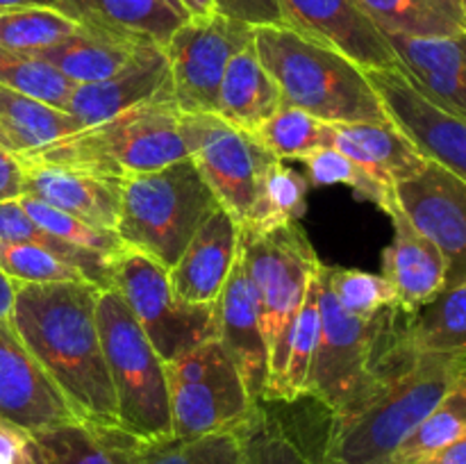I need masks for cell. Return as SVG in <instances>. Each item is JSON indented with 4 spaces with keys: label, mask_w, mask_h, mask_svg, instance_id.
Wrapping results in <instances>:
<instances>
[{
    "label": "cell",
    "mask_w": 466,
    "mask_h": 464,
    "mask_svg": "<svg viewBox=\"0 0 466 464\" xmlns=\"http://www.w3.org/2000/svg\"><path fill=\"white\" fill-rule=\"evenodd\" d=\"M464 368L466 348L421 353L399 335L362 394L346 409L330 414L321 458L332 464H391L400 444Z\"/></svg>",
    "instance_id": "obj_1"
},
{
    "label": "cell",
    "mask_w": 466,
    "mask_h": 464,
    "mask_svg": "<svg viewBox=\"0 0 466 464\" xmlns=\"http://www.w3.org/2000/svg\"><path fill=\"white\" fill-rule=\"evenodd\" d=\"M98 294L86 280L18 285L9 323L77 419L118 428L96 318Z\"/></svg>",
    "instance_id": "obj_2"
},
{
    "label": "cell",
    "mask_w": 466,
    "mask_h": 464,
    "mask_svg": "<svg viewBox=\"0 0 466 464\" xmlns=\"http://www.w3.org/2000/svg\"><path fill=\"white\" fill-rule=\"evenodd\" d=\"M253 44L280 89L282 103L323 123L390 121L367 71L346 55L305 39L287 25L255 27Z\"/></svg>",
    "instance_id": "obj_3"
},
{
    "label": "cell",
    "mask_w": 466,
    "mask_h": 464,
    "mask_svg": "<svg viewBox=\"0 0 466 464\" xmlns=\"http://www.w3.org/2000/svg\"><path fill=\"white\" fill-rule=\"evenodd\" d=\"M180 121L182 112L168 85L146 103L18 157L126 180L189 157Z\"/></svg>",
    "instance_id": "obj_4"
},
{
    "label": "cell",
    "mask_w": 466,
    "mask_h": 464,
    "mask_svg": "<svg viewBox=\"0 0 466 464\" xmlns=\"http://www.w3.org/2000/svg\"><path fill=\"white\" fill-rule=\"evenodd\" d=\"M221 207L189 157L123 180L116 235L123 246L173 268L198 227Z\"/></svg>",
    "instance_id": "obj_5"
},
{
    "label": "cell",
    "mask_w": 466,
    "mask_h": 464,
    "mask_svg": "<svg viewBox=\"0 0 466 464\" xmlns=\"http://www.w3.org/2000/svg\"><path fill=\"white\" fill-rule=\"evenodd\" d=\"M96 318L116 398L118 428L139 444L171 439L167 368L114 287L100 289Z\"/></svg>",
    "instance_id": "obj_6"
},
{
    "label": "cell",
    "mask_w": 466,
    "mask_h": 464,
    "mask_svg": "<svg viewBox=\"0 0 466 464\" xmlns=\"http://www.w3.org/2000/svg\"><path fill=\"white\" fill-rule=\"evenodd\" d=\"M239 248L258 305L264 344H267L268 394L285 362L287 339L294 318L321 262L299 223L268 227V230L241 226Z\"/></svg>",
    "instance_id": "obj_7"
},
{
    "label": "cell",
    "mask_w": 466,
    "mask_h": 464,
    "mask_svg": "<svg viewBox=\"0 0 466 464\" xmlns=\"http://www.w3.org/2000/svg\"><path fill=\"white\" fill-rule=\"evenodd\" d=\"M319 312H321V335L314 353L309 396L317 398L330 414L349 408L378 362L400 335L399 308H387L376 317H353L335 298L319 267Z\"/></svg>",
    "instance_id": "obj_8"
},
{
    "label": "cell",
    "mask_w": 466,
    "mask_h": 464,
    "mask_svg": "<svg viewBox=\"0 0 466 464\" xmlns=\"http://www.w3.org/2000/svg\"><path fill=\"white\" fill-rule=\"evenodd\" d=\"M176 439L237 430L255 409L239 368L217 337L164 364Z\"/></svg>",
    "instance_id": "obj_9"
},
{
    "label": "cell",
    "mask_w": 466,
    "mask_h": 464,
    "mask_svg": "<svg viewBox=\"0 0 466 464\" xmlns=\"http://www.w3.org/2000/svg\"><path fill=\"white\" fill-rule=\"evenodd\" d=\"M112 287L164 364L217 337L214 305H191L177 298L168 282V268L139 250L123 248L112 259Z\"/></svg>",
    "instance_id": "obj_10"
},
{
    "label": "cell",
    "mask_w": 466,
    "mask_h": 464,
    "mask_svg": "<svg viewBox=\"0 0 466 464\" xmlns=\"http://www.w3.org/2000/svg\"><path fill=\"white\" fill-rule=\"evenodd\" d=\"M180 130L189 159L221 207L241 226L255 200L259 176L276 157L218 114H182Z\"/></svg>",
    "instance_id": "obj_11"
},
{
    "label": "cell",
    "mask_w": 466,
    "mask_h": 464,
    "mask_svg": "<svg viewBox=\"0 0 466 464\" xmlns=\"http://www.w3.org/2000/svg\"><path fill=\"white\" fill-rule=\"evenodd\" d=\"M255 27L214 14L203 21H187L171 36L164 53L171 68V86L182 114L217 112L218 86L228 64L253 44Z\"/></svg>",
    "instance_id": "obj_12"
},
{
    "label": "cell",
    "mask_w": 466,
    "mask_h": 464,
    "mask_svg": "<svg viewBox=\"0 0 466 464\" xmlns=\"http://www.w3.org/2000/svg\"><path fill=\"white\" fill-rule=\"evenodd\" d=\"M367 77L419 153L466 182V121L426 98L400 66L367 71Z\"/></svg>",
    "instance_id": "obj_13"
},
{
    "label": "cell",
    "mask_w": 466,
    "mask_h": 464,
    "mask_svg": "<svg viewBox=\"0 0 466 464\" xmlns=\"http://www.w3.org/2000/svg\"><path fill=\"white\" fill-rule=\"evenodd\" d=\"M399 207L446 259V287L466 280V182L440 164L394 187Z\"/></svg>",
    "instance_id": "obj_14"
},
{
    "label": "cell",
    "mask_w": 466,
    "mask_h": 464,
    "mask_svg": "<svg viewBox=\"0 0 466 464\" xmlns=\"http://www.w3.org/2000/svg\"><path fill=\"white\" fill-rule=\"evenodd\" d=\"M287 27L346 55L364 71L399 66L387 36L369 21L358 0H278Z\"/></svg>",
    "instance_id": "obj_15"
},
{
    "label": "cell",
    "mask_w": 466,
    "mask_h": 464,
    "mask_svg": "<svg viewBox=\"0 0 466 464\" xmlns=\"http://www.w3.org/2000/svg\"><path fill=\"white\" fill-rule=\"evenodd\" d=\"M0 417L32 435L77 419L9 321H0Z\"/></svg>",
    "instance_id": "obj_16"
},
{
    "label": "cell",
    "mask_w": 466,
    "mask_h": 464,
    "mask_svg": "<svg viewBox=\"0 0 466 464\" xmlns=\"http://www.w3.org/2000/svg\"><path fill=\"white\" fill-rule=\"evenodd\" d=\"M214 323H217V339L239 368L250 398L255 403H264L268 355L262 328H259L258 305H255L253 289H250L244 259H241V248L223 285L221 296L214 303Z\"/></svg>",
    "instance_id": "obj_17"
},
{
    "label": "cell",
    "mask_w": 466,
    "mask_h": 464,
    "mask_svg": "<svg viewBox=\"0 0 466 464\" xmlns=\"http://www.w3.org/2000/svg\"><path fill=\"white\" fill-rule=\"evenodd\" d=\"M18 159L23 166V196H32L89 226L116 230L123 180L94 176L59 164Z\"/></svg>",
    "instance_id": "obj_18"
},
{
    "label": "cell",
    "mask_w": 466,
    "mask_h": 464,
    "mask_svg": "<svg viewBox=\"0 0 466 464\" xmlns=\"http://www.w3.org/2000/svg\"><path fill=\"white\" fill-rule=\"evenodd\" d=\"M387 217L394 226V239L382 253V276L394 287L400 312L412 317L444 291L446 259L399 205Z\"/></svg>",
    "instance_id": "obj_19"
},
{
    "label": "cell",
    "mask_w": 466,
    "mask_h": 464,
    "mask_svg": "<svg viewBox=\"0 0 466 464\" xmlns=\"http://www.w3.org/2000/svg\"><path fill=\"white\" fill-rule=\"evenodd\" d=\"M239 221L218 207L198 227L185 253L168 268V282L177 298L191 305H214L239 253Z\"/></svg>",
    "instance_id": "obj_20"
},
{
    "label": "cell",
    "mask_w": 466,
    "mask_h": 464,
    "mask_svg": "<svg viewBox=\"0 0 466 464\" xmlns=\"http://www.w3.org/2000/svg\"><path fill=\"white\" fill-rule=\"evenodd\" d=\"M168 85H171V68H168L167 53L162 45L148 44L116 76L89 85H77L68 100L66 112L82 127L96 126L155 98Z\"/></svg>",
    "instance_id": "obj_21"
},
{
    "label": "cell",
    "mask_w": 466,
    "mask_h": 464,
    "mask_svg": "<svg viewBox=\"0 0 466 464\" xmlns=\"http://www.w3.org/2000/svg\"><path fill=\"white\" fill-rule=\"evenodd\" d=\"M399 66L426 98L466 121V32L453 36L385 35Z\"/></svg>",
    "instance_id": "obj_22"
},
{
    "label": "cell",
    "mask_w": 466,
    "mask_h": 464,
    "mask_svg": "<svg viewBox=\"0 0 466 464\" xmlns=\"http://www.w3.org/2000/svg\"><path fill=\"white\" fill-rule=\"evenodd\" d=\"M323 146L341 150L391 187L417 176L428 162L391 118L382 123H326Z\"/></svg>",
    "instance_id": "obj_23"
},
{
    "label": "cell",
    "mask_w": 466,
    "mask_h": 464,
    "mask_svg": "<svg viewBox=\"0 0 466 464\" xmlns=\"http://www.w3.org/2000/svg\"><path fill=\"white\" fill-rule=\"evenodd\" d=\"M57 9L77 25L118 32L162 48L191 21L177 0H59Z\"/></svg>",
    "instance_id": "obj_24"
},
{
    "label": "cell",
    "mask_w": 466,
    "mask_h": 464,
    "mask_svg": "<svg viewBox=\"0 0 466 464\" xmlns=\"http://www.w3.org/2000/svg\"><path fill=\"white\" fill-rule=\"evenodd\" d=\"M148 44L150 41L118 35V32L77 25L71 36L59 41L53 48L36 53V57L53 64L76 85H89L116 76Z\"/></svg>",
    "instance_id": "obj_25"
},
{
    "label": "cell",
    "mask_w": 466,
    "mask_h": 464,
    "mask_svg": "<svg viewBox=\"0 0 466 464\" xmlns=\"http://www.w3.org/2000/svg\"><path fill=\"white\" fill-rule=\"evenodd\" d=\"M282 94L258 57L255 44L235 55L218 86L217 112L244 132H255L280 109Z\"/></svg>",
    "instance_id": "obj_26"
},
{
    "label": "cell",
    "mask_w": 466,
    "mask_h": 464,
    "mask_svg": "<svg viewBox=\"0 0 466 464\" xmlns=\"http://www.w3.org/2000/svg\"><path fill=\"white\" fill-rule=\"evenodd\" d=\"M44 464H132L139 441L121 428H105L73 419L36 432Z\"/></svg>",
    "instance_id": "obj_27"
},
{
    "label": "cell",
    "mask_w": 466,
    "mask_h": 464,
    "mask_svg": "<svg viewBox=\"0 0 466 464\" xmlns=\"http://www.w3.org/2000/svg\"><path fill=\"white\" fill-rule=\"evenodd\" d=\"M382 35L453 36L466 32L462 0H358Z\"/></svg>",
    "instance_id": "obj_28"
},
{
    "label": "cell",
    "mask_w": 466,
    "mask_h": 464,
    "mask_svg": "<svg viewBox=\"0 0 466 464\" xmlns=\"http://www.w3.org/2000/svg\"><path fill=\"white\" fill-rule=\"evenodd\" d=\"M0 130L12 153L27 155L82 130V126L66 109L0 86Z\"/></svg>",
    "instance_id": "obj_29"
},
{
    "label": "cell",
    "mask_w": 466,
    "mask_h": 464,
    "mask_svg": "<svg viewBox=\"0 0 466 464\" xmlns=\"http://www.w3.org/2000/svg\"><path fill=\"white\" fill-rule=\"evenodd\" d=\"M319 335H321V312H319V271L305 291L303 305L291 326L287 339L285 362L276 382L268 389L264 403H296L309 396V376H312L314 353H317Z\"/></svg>",
    "instance_id": "obj_30"
},
{
    "label": "cell",
    "mask_w": 466,
    "mask_h": 464,
    "mask_svg": "<svg viewBox=\"0 0 466 464\" xmlns=\"http://www.w3.org/2000/svg\"><path fill=\"white\" fill-rule=\"evenodd\" d=\"M400 337L421 353L466 348V280L444 287L426 308L408 317Z\"/></svg>",
    "instance_id": "obj_31"
},
{
    "label": "cell",
    "mask_w": 466,
    "mask_h": 464,
    "mask_svg": "<svg viewBox=\"0 0 466 464\" xmlns=\"http://www.w3.org/2000/svg\"><path fill=\"white\" fill-rule=\"evenodd\" d=\"M308 177L276 159L259 176L255 200L241 226L268 230V227L299 223L308 212Z\"/></svg>",
    "instance_id": "obj_32"
},
{
    "label": "cell",
    "mask_w": 466,
    "mask_h": 464,
    "mask_svg": "<svg viewBox=\"0 0 466 464\" xmlns=\"http://www.w3.org/2000/svg\"><path fill=\"white\" fill-rule=\"evenodd\" d=\"M0 244L41 246V248L50 250V253H55L57 257H62L64 262L80 268V271L85 273L86 280L98 285L100 289H109V287H112V259L59 241L57 237L46 232L44 227L36 226V223L27 217V212L21 207L18 198L0 200Z\"/></svg>",
    "instance_id": "obj_33"
},
{
    "label": "cell",
    "mask_w": 466,
    "mask_h": 464,
    "mask_svg": "<svg viewBox=\"0 0 466 464\" xmlns=\"http://www.w3.org/2000/svg\"><path fill=\"white\" fill-rule=\"evenodd\" d=\"M244 464H319L321 453L312 455L303 441L267 409L255 405L250 417L239 428Z\"/></svg>",
    "instance_id": "obj_34"
},
{
    "label": "cell",
    "mask_w": 466,
    "mask_h": 464,
    "mask_svg": "<svg viewBox=\"0 0 466 464\" xmlns=\"http://www.w3.org/2000/svg\"><path fill=\"white\" fill-rule=\"evenodd\" d=\"M0 86H7L53 107L66 109L77 85L46 59L0 45Z\"/></svg>",
    "instance_id": "obj_35"
},
{
    "label": "cell",
    "mask_w": 466,
    "mask_h": 464,
    "mask_svg": "<svg viewBox=\"0 0 466 464\" xmlns=\"http://www.w3.org/2000/svg\"><path fill=\"white\" fill-rule=\"evenodd\" d=\"M132 464H244L239 430L212 432L191 439L137 444Z\"/></svg>",
    "instance_id": "obj_36"
},
{
    "label": "cell",
    "mask_w": 466,
    "mask_h": 464,
    "mask_svg": "<svg viewBox=\"0 0 466 464\" xmlns=\"http://www.w3.org/2000/svg\"><path fill=\"white\" fill-rule=\"evenodd\" d=\"M308 166V180L314 187H330V185H346L358 194V198L369 200L382 212L390 214L396 207L394 187L387 182L378 180L376 176L360 166L358 162L344 155L341 150L323 146L314 150L312 155L303 159Z\"/></svg>",
    "instance_id": "obj_37"
},
{
    "label": "cell",
    "mask_w": 466,
    "mask_h": 464,
    "mask_svg": "<svg viewBox=\"0 0 466 464\" xmlns=\"http://www.w3.org/2000/svg\"><path fill=\"white\" fill-rule=\"evenodd\" d=\"M77 23L57 7L0 9V45L21 53H41L71 36Z\"/></svg>",
    "instance_id": "obj_38"
},
{
    "label": "cell",
    "mask_w": 466,
    "mask_h": 464,
    "mask_svg": "<svg viewBox=\"0 0 466 464\" xmlns=\"http://www.w3.org/2000/svg\"><path fill=\"white\" fill-rule=\"evenodd\" d=\"M255 141L276 159H300L303 162L314 150L323 148L326 141V123L312 114L282 103L271 118L250 132Z\"/></svg>",
    "instance_id": "obj_39"
},
{
    "label": "cell",
    "mask_w": 466,
    "mask_h": 464,
    "mask_svg": "<svg viewBox=\"0 0 466 464\" xmlns=\"http://www.w3.org/2000/svg\"><path fill=\"white\" fill-rule=\"evenodd\" d=\"M18 203H21V207L25 209L27 217L36 226H41L46 232L57 237L64 244L89 250V253L96 255H103L107 259H114L126 248L121 237L116 235V230H105V227L89 226V223L80 221V218L71 217V214L62 212V209H55L50 205L41 203V200L32 198V196H21Z\"/></svg>",
    "instance_id": "obj_40"
},
{
    "label": "cell",
    "mask_w": 466,
    "mask_h": 464,
    "mask_svg": "<svg viewBox=\"0 0 466 464\" xmlns=\"http://www.w3.org/2000/svg\"><path fill=\"white\" fill-rule=\"evenodd\" d=\"M323 276L341 308L353 317L367 318L387 308H399L394 287L385 276L337 267H323Z\"/></svg>",
    "instance_id": "obj_41"
},
{
    "label": "cell",
    "mask_w": 466,
    "mask_h": 464,
    "mask_svg": "<svg viewBox=\"0 0 466 464\" xmlns=\"http://www.w3.org/2000/svg\"><path fill=\"white\" fill-rule=\"evenodd\" d=\"M0 271L16 285L86 280L80 268L35 244H0Z\"/></svg>",
    "instance_id": "obj_42"
},
{
    "label": "cell",
    "mask_w": 466,
    "mask_h": 464,
    "mask_svg": "<svg viewBox=\"0 0 466 464\" xmlns=\"http://www.w3.org/2000/svg\"><path fill=\"white\" fill-rule=\"evenodd\" d=\"M0 464H44V453L25 428L0 417Z\"/></svg>",
    "instance_id": "obj_43"
},
{
    "label": "cell",
    "mask_w": 466,
    "mask_h": 464,
    "mask_svg": "<svg viewBox=\"0 0 466 464\" xmlns=\"http://www.w3.org/2000/svg\"><path fill=\"white\" fill-rule=\"evenodd\" d=\"M217 14L250 27L287 25L278 0H214Z\"/></svg>",
    "instance_id": "obj_44"
},
{
    "label": "cell",
    "mask_w": 466,
    "mask_h": 464,
    "mask_svg": "<svg viewBox=\"0 0 466 464\" xmlns=\"http://www.w3.org/2000/svg\"><path fill=\"white\" fill-rule=\"evenodd\" d=\"M23 196V166L16 153L0 146V200H16Z\"/></svg>",
    "instance_id": "obj_45"
},
{
    "label": "cell",
    "mask_w": 466,
    "mask_h": 464,
    "mask_svg": "<svg viewBox=\"0 0 466 464\" xmlns=\"http://www.w3.org/2000/svg\"><path fill=\"white\" fill-rule=\"evenodd\" d=\"M410 464H466V432H462L458 439L441 446V449L435 450V453L426 455V458Z\"/></svg>",
    "instance_id": "obj_46"
},
{
    "label": "cell",
    "mask_w": 466,
    "mask_h": 464,
    "mask_svg": "<svg viewBox=\"0 0 466 464\" xmlns=\"http://www.w3.org/2000/svg\"><path fill=\"white\" fill-rule=\"evenodd\" d=\"M16 282L0 271V321H9L14 308V296H16Z\"/></svg>",
    "instance_id": "obj_47"
},
{
    "label": "cell",
    "mask_w": 466,
    "mask_h": 464,
    "mask_svg": "<svg viewBox=\"0 0 466 464\" xmlns=\"http://www.w3.org/2000/svg\"><path fill=\"white\" fill-rule=\"evenodd\" d=\"M177 3L187 9L189 18H194V21L212 18L214 14H217V5H214V0H177Z\"/></svg>",
    "instance_id": "obj_48"
},
{
    "label": "cell",
    "mask_w": 466,
    "mask_h": 464,
    "mask_svg": "<svg viewBox=\"0 0 466 464\" xmlns=\"http://www.w3.org/2000/svg\"><path fill=\"white\" fill-rule=\"evenodd\" d=\"M59 0H0V9L16 7H57Z\"/></svg>",
    "instance_id": "obj_49"
},
{
    "label": "cell",
    "mask_w": 466,
    "mask_h": 464,
    "mask_svg": "<svg viewBox=\"0 0 466 464\" xmlns=\"http://www.w3.org/2000/svg\"><path fill=\"white\" fill-rule=\"evenodd\" d=\"M0 146H3V148H7V150H12V148H9V141H7V136L3 135V130H0Z\"/></svg>",
    "instance_id": "obj_50"
},
{
    "label": "cell",
    "mask_w": 466,
    "mask_h": 464,
    "mask_svg": "<svg viewBox=\"0 0 466 464\" xmlns=\"http://www.w3.org/2000/svg\"><path fill=\"white\" fill-rule=\"evenodd\" d=\"M319 464H332V462H328V459L321 458V459H319Z\"/></svg>",
    "instance_id": "obj_51"
},
{
    "label": "cell",
    "mask_w": 466,
    "mask_h": 464,
    "mask_svg": "<svg viewBox=\"0 0 466 464\" xmlns=\"http://www.w3.org/2000/svg\"><path fill=\"white\" fill-rule=\"evenodd\" d=\"M462 7H464V14H466V0H462Z\"/></svg>",
    "instance_id": "obj_52"
}]
</instances>
